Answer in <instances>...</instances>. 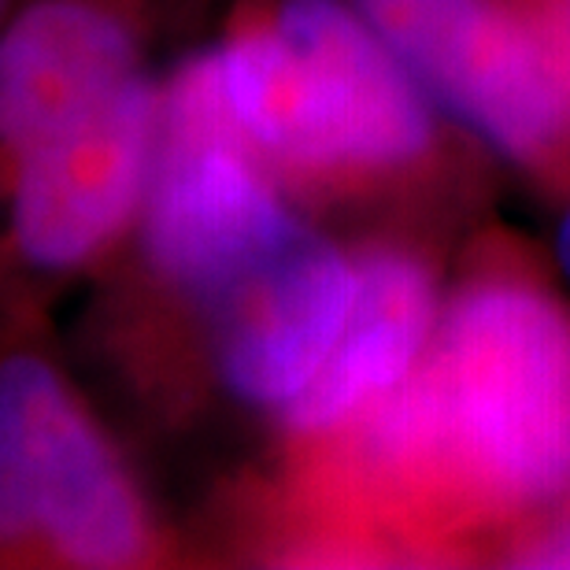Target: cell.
<instances>
[{
	"label": "cell",
	"instance_id": "obj_1",
	"mask_svg": "<svg viewBox=\"0 0 570 570\" xmlns=\"http://www.w3.org/2000/svg\"><path fill=\"white\" fill-rule=\"evenodd\" d=\"M393 463L449 466L489 497L570 489V323L519 285L471 289L371 426Z\"/></svg>",
	"mask_w": 570,
	"mask_h": 570
},
{
	"label": "cell",
	"instance_id": "obj_2",
	"mask_svg": "<svg viewBox=\"0 0 570 570\" xmlns=\"http://www.w3.org/2000/svg\"><path fill=\"white\" fill-rule=\"evenodd\" d=\"M245 145L293 167H382L430 138L404 60L337 0H285L267 30L208 56Z\"/></svg>",
	"mask_w": 570,
	"mask_h": 570
},
{
	"label": "cell",
	"instance_id": "obj_3",
	"mask_svg": "<svg viewBox=\"0 0 570 570\" xmlns=\"http://www.w3.org/2000/svg\"><path fill=\"white\" fill-rule=\"evenodd\" d=\"M0 552L130 567L148 515L127 466L49 360H0Z\"/></svg>",
	"mask_w": 570,
	"mask_h": 570
},
{
	"label": "cell",
	"instance_id": "obj_4",
	"mask_svg": "<svg viewBox=\"0 0 570 570\" xmlns=\"http://www.w3.org/2000/svg\"><path fill=\"white\" fill-rule=\"evenodd\" d=\"M186 296L208 323L226 390L285 412L337 345L356 267L289 212Z\"/></svg>",
	"mask_w": 570,
	"mask_h": 570
},
{
	"label": "cell",
	"instance_id": "obj_5",
	"mask_svg": "<svg viewBox=\"0 0 570 570\" xmlns=\"http://www.w3.org/2000/svg\"><path fill=\"white\" fill-rule=\"evenodd\" d=\"M156 130V94L141 71L11 156L16 253L52 275L94 259L145 197Z\"/></svg>",
	"mask_w": 570,
	"mask_h": 570
},
{
	"label": "cell",
	"instance_id": "obj_6",
	"mask_svg": "<svg viewBox=\"0 0 570 570\" xmlns=\"http://www.w3.org/2000/svg\"><path fill=\"white\" fill-rule=\"evenodd\" d=\"M382 41L466 127L530 156L563 127V97L533 41L489 0H360Z\"/></svg>",
	"mask_w": 570,
	"mask_h": 570
},
{
	"label": "cell",
	"instance_id": "obj_7",
	"mask_svg": "<svg viewBox=\"0 0 570 570\" xmlns=\"http://www.w3.org/2000/svg\"><path fill=\"white\" fill-rule=\"evenodd\" d=\"M138 75V45L116 16L86 0H41L0 38V153L19 156Z\"/></svg>",
	"mask_w": 570,
	"mask_h": 570
},
{
	"label": "cell",
	"instance_id": "obj_8",
	"mask_svg": "<svg viewBox=\"0 0 570 570\" xmlns=\"http://www.w3.org/2000/svg\"><path fill=\"white\" fill-rule=\"evenodd\" d=\"M430 334V282L396 253H374L356 267L348 318L312 385L285 407L293 430L337 426L374 396L396 390L415 367Z\"/></svg>",
	"mask_w": 570,
	"mask_h": 570
},
{
	"label": "cell",
	"instance_id": "obj_9",
	"mask_svg": "<svg viewBox=\"0 0 570 570\" xmlns=\"http://www.w3.org/2000/svg\"><path fill=\"white\" fill-rule=\"evenodd\" d=\"M519 567H541V570H570V527L549 533L533 549H527L515 560Z\"/></svg>",
	"mask_w": 570,
	"mask_h": 570
},
{
	"label": "cell",
	"instance_id": "obj_10",
	"mask_svg": "<svg viewBox=\"0 0 570 570\" xmlns=\"http://www.w3.org/2000/svg\"><path fill=\"white\" fill-rule=\"evenodd\" d=\"M560 256H563V267L570 271V215H567L563 234H560Z\"/></svg>",
	"mask_w": 570,
	"mask_h": 570
}]
</instances>
